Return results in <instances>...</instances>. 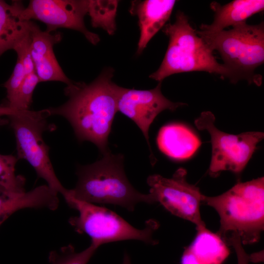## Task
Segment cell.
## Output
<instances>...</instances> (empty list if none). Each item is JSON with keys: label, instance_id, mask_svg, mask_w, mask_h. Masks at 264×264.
Here are the masks:
<instances>
[{"label": "cell", "instance_id": "6da1fadb", "mask_svg": "<svg viewBox=\"0 0 264 264\" xmlns=\"http://www.w3.org/2000/svg\"><path fill=\"white\" fill-rule=\"evenodd\" d=\"M114 73L112 68L108 67L89 84L73 81L64 89L67 101L47 109L50 115L66 118L78 140L93 143L103 155L111 152L108 137L123 88L112 81Z\"/></svg>", "mask_w": 264, "mask_h": 264}, {"label": "cell", "instance_id": "7a4b0ae2", "mask_svg": "<svg viewBox=\"0 0 264 264\" xmlns=\"http://www.w3.org/2000/svg\"><path fill=\"white\" fill-rule=\"evenodd\" d=\"M201 202L214 208L220 218L217 234L224 242L232 235L243 244L258 242L264 228V177L238 182L215 197L202 195Z\"/></svg>", "mask_w": 264, "mask_h": 264}, {"label": "cell", "instance_id": "3957f363", "mask_svg": "<svg viewBox=\"0 0 264 264\" xmlns=\"http://www.w3.org/2000/svg\"><path fill=\"white\" fill-rule=\"evenodd\" d=\"M124 157L110 153L77 171L78 181L68 193L74 198L92 204L118 205L133 211L137 204L154 203L151 195L137 191L128 179Z\"/></svg>", "mask_w": 264, "mask_h": 264}, {"label": "cell", "instance_id": "277c9868", "mask_svg": "<svg viewBox=\"0 0 264 264\" xmlns=\"http://www.w3.org/2000/svg\"><path fill=\"white\" fill-rule=\"evenodd\" d=\"M162 31L169 38L167 49L160 66L150 78L160 82L175 74L205 71L237 83L232 72L217 61L184 12L177 11L175 22L165 24Z\"/></svg>", "mask_w": 264, "mask_h": 264}, {"label": "cell", "instance_id": "5b68a950", "mask_svg": "<svg viewBox=\"0 0 264 264\" xmlns=\"http://www.w3.org/2000/svg\"><path fill=\"white\" fill-rule=\"evenodd\" d=\"M197 33L213 51L220 53L223 65L234 74L237 81L245 80L258 86L262 77L255 70L264 62V24H237L230 30Z\"/></svg>", "mask_w": 264, "mask_h": 264}, {"label": "cell", "instance_id": "8992f818", "mask_svg": "<svg viewBox=\"0 0 264 264\" xmlns=\"http://www.w3.org/2000/svg\"><path fill=\"white\" fill-rule=\"evenodd\" d=\"M63 197L68 205L78 212V216L69 219V223L77 233L88 235L91 244L97 247L107 243L129 240L152 245L157 242L153 235L158 225L154 220H148L145 228L139 229L109 209L74 198L68 189Z\"/></svg>", "mask_w": 264, "mask_h": 264}, {"label": "cell", "instance_id": "52a82bcc", "mask_svg": "<svg viewBox=\"0 0 264 264\" xmlns=\"http://www.w3.org/2000/svg\"><path fill=\"white\" fill-rule=\"evenodd\" d=\"M47 109L39 111L16 110L7 116L15 135L18 159L26 160L39 177L44 180L53 190L63 196L67 189L55 174L49 156V148L43 138V133L55 129L46 118Z\"/></svg>", "mask_w": 264, "mask_h": 264}, {"label": "cell", "instance_id": "ba28073f", "mask_svg": "<svg viewBox=\"0 0 264 264\" xmlns=\"http://www.w3.org/2000/svg\"><path fill=\"white\" fill-rule=\"evenodd\" d=\"M215 117L209 111H203L195 121L199 130L206 131L211 137L212 154L209 174L216 177L223 171L241 173L264 137L261 132L238 134L225 133L215 125Z\"/></svg>", "mask_w": 264, "mask_h": 264}, {"label": "cell", "instance_id": "9c48e42d", "mask_svg": "<svg viewBox=\"0 0 264 264\" xmlns=\"http://www.w3.org/2000/svg\"><path fill=\"white\" fill-rule=\"evenodd\" d=\"M186 176V170L180 168L171 178L155 174L150 176L147 181L154 203H159L173 215L194 223L198 230L206 227L199 209L203 195L198 187L187 181Z\"/></svg>", "mask_w": 264, "mask_h": 264}, {"label": "cell", "instance_id": "30bf717a", "mask_svg": "<svg viewBox=\"0 0 264 264\" xmlns=\"http://www.w3.org/2000/svg\"><path fill=\"white\" fill-rule=\"evenodd\" d=\"M88 10L86 0H31L26 7H22L20 14L24 21L35 19L44 23L48 32L59 28L78 31L96 45L100 41L98 35L88 30L84 22Z\"/></svg>", "mask_w": 264, "mask_h": 264}, {"label": "cell", "instance_id": "8fae6325", "mask_svg": "<svg viewBox=\"0 0 264 264\" xmlns=\"http://www.w3.org/2000/svg\"><path fill=\"white\" fill-rule=\"evenodd\" d=\"M161 82L149 90H137L123 88L118 101V111L132 120L141 130L147 141L150 152L151 163L156 159L149 142V130L155 117L163 110L174 111L186 104L173 102L167 99L161 90Z\"/></svg>", "mask_w": 264, "mask_h": 264}, {"label": "cell", "instance_id": "7c38bea8", "mask_svg": "<svg viewBox=\"0 0 264 264\" xmlns=\"http://www.w3.org/2000/svg\"><path fill=\"white\" fill-rule=\"evenodd\" d=\"M28 27L31 55L39 82L60 81L66 86L70 84L73 81L63 71L53 51L54 45L61 41V34L43 31L31 21Z\"/></svg>", "mask_w": 264, "mask_h": 264}, {"label": "cell", "instance_id": "4fadbf2b", "mask_svg": "<svg viewBox=\"0 0 264 264\" xmlns=\"http://www.w3.org/2000/svg\"><path fill=\"white\" fill-rule=\"evenodd\" d=\"M176 1L175 0H133L130 12L138 20L140 36L136 54L140 55L152 38L165 25Z\"/></svg>", "mask_w": 264, "mask_h": 264}, {"label": "cell", "instance_id": "5bb4252c", "mask_svg": "<svg viewBox=\"0 0 264 264\" xmlns=\"http://www.w3.org/2000/svg\"><path fill=\"white\" fill-rule=\"evenodd\" d=\"M58 193L47 184L21 193L6 192L0 195V225L15 212L24 208L57 209Z\"/></svg>", "mask_w": 264, "mask_h": 264}, {"label": "cell", "instance_id": "9a60e30c", "mask_svg": "<svg viewBox=\"0 0 264 264\" xmlns=\"http://www.w3.org/2000/svg\"><path fill=\"white\" fill-rule=\"evenodd\" d=\"M157 143L161 152L178 160L192 156L201 144L200 139L193 131L179 123L162 127L158 133Z\"/></svg>", "mask_w": 264, "mask_h": 264}, {"label": "cell", "instance_id": "2e32d148", "mask_svg": "<svg viewBox=\"0 0 264 264\" xmlns=\"http://www.w3.org/2000/svg\"><path fill=\"white\" fill-rule=\"evenodd\" d=\"M210 7L215 14L213 22L210 24H202L199 28L201 31L215 32L246 22L249 17L264 10V0H234L223 5L213 1Z\"/></svg>", "mask_w": 264, "mask_h": 264}, {"label": "cell", "instance_id": "e0dca14e", "mask_svg": "<svg viewBox=\"0 0 264 264\" xmlns=\"http://www.w3.org/2000/svg\"><path fill=\"white\" fill-rule=\"evenodd\" d=\"M23 5L18 0L8 4L0 0V56L13 49L29 30V21L23 20L20 12Z\"/></svg>", "mask_w": 264, "mask_h": 264}, {"label": "cell", "instance_id": "ac0fdd59", "mask_svg": "<svg viewBox=\"0 0 264 264\" xmlns=\"http://www.w3.org/2000/svg\"><path fill=\"white\" fill-rule=\"evenodd\" d=\"M197 235L187 247L199 264H221L230 251L217 234L206 227L197 230Z\"/></svg>", "mask_w": 264, "mask_h": 264}, {"label": "cell", "instance_id": "d6986e66", "mask_svg": "<svg viewBox=\"0 0 264 264\" xmlns=\"http://www.w3.org/2000/svg\"><path fill=\"white\" fill-rule=\"evenodd\" d=\"M118 0H88V14L93 27H100L110 35L116 30L115 18Z\"/></svg>", "mask_w": 264, "mask_h": 264}, {"label": "cell", "instance_id": "ffe728a7", "mask_svg": "<svg viewBox=\"0 0 264 264\" xmlns=\"http://www.w3.org/2000/svg\"><path fill=\"white\" fill-rule=\"evenodd\" d=\"M18 160L15 156L0 154V185L12 193L25 192V178L15 173Z\"/></svg>", "mask_w": 264, "mask_h": 264}, {"label": "cell", "instance_id": "44dd1931", "mask_svg": "<svg viewBox=\"0 0 264 264\" xmlns=\"http://www.w3.org/2000/svg\"><path fill=\"white\" fill-rule=\"evenodd\" d=\"M98 248L90 243L88 248L77 252L72 245L69 244L51 251L49 262L51 264H87Z\"/></svg>", "mask_w": 264, "mask_h": 264}, {"label": "cell", "instance_id": "7402d4cb", "mask_svg": "<svg viewBox=\"0 0 264 264\" xmlns=\"http://www.w3.org/2000/svg\"><path fill=\"white\" fill-rule=\"evenodd\" d=\"M39 82L35 72L26 75L15 101L8 107L16 110H29L33 91Z\"/></svg>", "mask_w": 264, "mask_h": 264}, {"label": "cell", "instance_id": "603a6c76", "mask_svg": "<svg viewBox=\"0 0 264 264\" xmlns=\"http://www.w3.org/2000/svg\"><path fill=\"white\" fill-rule=\"evenodd\" d=\"M26 73L21 61L18 59L13 71L3 86L6 90L7 107L10 106L15 101L18 92L25 77Z\"/></svg>", "mask_w": 264, "mask_h": 264}, {"label": "cell", "instance_id": "cb8c5ba5", "mask_svg": "<svg viewBox=\"0 0 264 264\" xmlns=\"http://www.w3.org/2000/svg\"><path fill=\"white\" fill-rule=\"evenodd\" d=\"M29 28V27H28ZM31 38L29 30L22 40L15 46L14 50L24 67L26 75L35 72L30 52Z\"/></svg>", "mask_w": 264, "mask_h": 264}, {"label": "cell", "instance_id": "d4e9b609", "mask_svg": "<svg viewBox=\"0 0 264 264\" xmlns=\"http://www.w3.org/2000/svg\"><path fill=\"white\" fill-rule=\"evenodd\" d=\"M227 244L232 246L235 249L237 257L238 264H248L250 262V256L245 252L238 236H232L228 241Z\"/></svg>", "mask_w": 264, "mask_h": 264}, {"label": "cell", "instance_id": "484cf974", "mask_svg": "<svg viewBox=\"0 0 264 264\" xmlns=\"http://www.w3.org/2000/svg\"><path fill=\"white\" fill-rule=\"evenodd\" d=\"M181 264H199L193 254L186 248L181 258Z\"/></svg>", "mask_w": 264, "mask_h": 264}, {"label": "cell", "instance_id": "4316f807", "mask_svg": "<svg viewBox=\"0 0 264 264\" xmlns=\"http://www.w3.org/2000/svg\"><path fill=\"white\" fill-rule=\"evenodd\" d=\"M15 111L16 110H12L6 106H0V125L6 124L8 122L7 120L1 118L2 116L10 115L14 113Z\"/></svg>", "mask_w": 264, "mask_h": 264}, {"label": "cell", "instance_id": "83f0119b", "mask_svg": "<svg viewBox=\"0 0 264 264\" xmlns=\"http://www.w3.org/2000/svg\"><path fill=\"white\" fill-rule=\"evenodd\" d=\"M122 264H131L130 257L127 253L124 254Z\"/></svg>", "mask_w": 264, "mask_h": 264}, {"label": "cell", "instance_id": "f1b7e54d", "mask_svg": "<svg viewBox=\"0 0 264 264\" xmlns=\"http://www.w3.org/2000/svg\"><path fill=\"white\" fill-rule=\"evenodd\" d=\"M6 192L7 191L3 187L0 185V195L3 194Z\"/></svg>", "mask_w": 264, "mask_h": 264}]
</instances>
